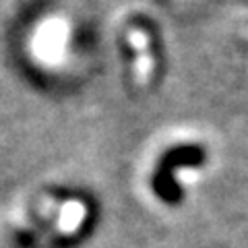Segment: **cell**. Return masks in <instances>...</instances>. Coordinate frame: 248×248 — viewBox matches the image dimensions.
Masks as SVG:
<instances>
[{
    "label": "cell",
    "mask_w": 248,
    "mask_h": 248,
    "mask_svg": "<svg viewBox=\"0 0 248 248\" xmlns=\"http://www.w3.org/2000/svg\"><path fill=\"white\" fill-rule=\"evenodd\" d=\"M201 159H203L201 147H178L172 153H168L161 159V166L157 170V174H155V190H157V195L164 201H168V203H176L180 190L174 184V178L170 176V170H172V166H180V164L192 166Z\"/></svg>",
    "instance_id": "obj_1"
},
{
    "label": "cell",
    "mask_w": 248,
    "mask_h": 248,
    "mask_svg": "<svg viewBox=\"0 0 248 248\" xmlns=\"http://www.w3.org/2000/svg\"><path fill=\"white\" fill-rule=\"evenodd\" d=\"M135 77L141 85H147L153 77V56L151 48L137 52V64H135Z\"/></svg>",
    "instance_id": "obj_2"
}]
</instances>
